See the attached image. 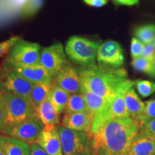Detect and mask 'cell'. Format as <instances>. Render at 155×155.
I'll use <instances>...</instances> for the list:
<instances>
[{"instance_id":"6da1fadb","label":"cell","mask_w":155,"mask_h":155,"mask_svg":"<svg viewBox=\"0 0 155 155\" xmlns=\"http://www.w3.org/2000/svg\"><path fill=\"white\" fill-rule=\"evenodd\" d=\"M140 129L131 117L106 120L91 133L95 155H127Z\"/></svg>"},{"instance_id":"7a4b0ae2","label":"cell","mask_w":155,"mask_h":155,"mask_svg":"<svg viewBox=\"0 0 155 155\" xmlns=\"http://www.w3.org/2000/svg\"><path fill=\"white\" fill-rule=\"evenodd\" d=\"M81 84L87 90L111 101L120 88L129 80L124 68H111L96 65L78 68Z\"/></svg>"},{"instance_id":"3957f363","label":"cell","mask_w":155,"mask_h":155,"mask_svg":"<svg viewBox=\"0 0 155 155\" xmlns=\"http://www.w3.org/2000/svg\"><path fill=\"white\" fill-rule=\"evenodd\" d=\"M99 46V42L96 40L73 35L67 41L65 51L73 63L83 68L94 67Z\"/></svg>"},{"instance_id":"277c9868","label":"cell","mask_w":155,"mask_h":155,"mask_svg":"<svg viewBox=\"0 0 155 155\" xmlns=\"http://www.w3.org/2000/svg\"><path fill=\"white\" fill-rule=\"evenodd\" d=\"M63 155H95L91 134L58 126Z\"/></svg>"},{"instance_id":"5b68a950","label":"cell","mask_w":155,"mask_h":155,"mask_svg":"<svg viewBox=\"0 0 155 155\" xmlns=\"http://www.w3.org/2000/svg\"><path fill=\"white\" fill-rule=\"evenodd\" d=\"M7 119L6 127L15 126L37 114L29 98L12 94H2Z\"/></svg>"},{"instance_id":"8992f818","label":"cell","mask_w":155,"mask_h":155,"mask_svg":"<svg viewBox=\"0 0 155 155\" xmlns=\"http://www.w3.org/2000/svg\"><path fill=\"white\" fill-rule=\"evenodd\" d=\"M42 48L38 43L19 39L13 46L6 61L24 66H32L40 64Z\"/></svg>"},{"instance_id":"52a82bcc","label":"cell","mask_w":155,"mask_h":155,"mask_svg":"<svg viewBox=\"0 0 155 155\" xmlns=\"http://www.w3.org/2000/svg\"><path fill=\"white\" fill-rule=\"evenodd\" d=\"M43 128V124L36 114L18 124L6 127L2 133L31 145L37 143Z\"/></svg>"},{"instance_id":"ba28073f","label":"cell","mask_w":155,"mask_h":155,"mask_svg":"<svg viewBox=\"0 0 155 155\" xmlns=\"http://www.w3.org/2000/svg\"><path fill=\"white\" fill-rule=\"evenodd\" d=\"M33 83L29 82L9 68L3 63L0 68V91L29 98Z\"/></svg>"},{"instance_id":"9c48e42d","label":"cell","mask_w":155,"mask_h":155,"mask_svg":"<svg viewBox=\"0 0 155 155\" xmlns=\"http://www.w3.org/2000/svg\"><path fill=\"white\" fill-rule=\"evenodd\" d=\"M40 64L50 76L55 78L60 71L69 64L63 45L58 43L42 48L40 53Z\"/></svg>"},{"instance_id":"30bf717a","label":"cell","mask_w":155,"mask_h":155,"mask_svg":"<svg viewBox=\"0 0 155 155\" xmlns=\"http://www.w3.org/2000/svg\"><path fill=\"white\" fill-rule=\"evenodd\" d=\"M98 65L111 68H120L124 63L123 50L119 42L107 40L100 45L97 53Z\"/></svg>"},{"instance_id":"8fae6325","label":"cell","mask_w":155,"mask_h":155,"mask_svg":"<svg viewBox=\"0 0 155 155\" xmlns=\"http://www.w3.org/2000/svg\"><path fill=\"white\" fill-rule=\"evenodd\" d=\"M135 82L132 81L128 80L124 86L120 88L119 92L111 101L109 108L105 115L99 121L92 125V131L95 130L98 126L101 124L103 122L106 120L111 119H118V118H127L130 117L129 112L127 108L124 101V96L127 90L134 86Z\"/></svg>"},{"instance_id":"7c38bea8","label":"cell","mask_w":155,"mask_h":155,"mask_svg":"<svg viewBox=\"0 0 155 155\" xmlns=\"http://www.w3.org/2000/svg\"><path fill=\"white\" fill-rule=\"evenodd\" d=\"M4 63L17 74L33 84L50 83L54 80L40 64L32 66H24L9 63L6 60L4 61Z\"/></svg>"},{"instance_id":"4fadbf2b","label":"cell","mask_w":155,"mask_h":155,"mask_svg":"<svg viewBox=\"0 0 155 155\" xmlns=\"http://www.w3.org/2000/svg\"><path fill=\"white\" fill-rule=\"evenodd\" d=\"M54 79L56 86L70 94H81L82 84L78 70L70 63L63 68Z\"/></svg>"},{"instance_id":"5bb4252c","label":"cell","mask_w":155,"mask_h":155,"mask_svg":"<svg viewBox=\"0 0 155 155\" xmlns=\"http://www.w3.org/2000/svg\"><path fill=\"white\" fill-rule=\"evenodd\" d=\"M36 144L49 155H63L58 126H45Z\"/></svg>"},{"instance_id":"9a60e30c","label":"cell","mask_w":155,"mask_h":155,"mask_svg":"<svg viewBox=\"0 0 155 155\" xmlns=\"http://www.w3.org/2000/svg\"><path fill=\"white\" fill-rule=\"evenodd\" d=\"M81 94H83L86 100L88 115L92 121V125L98 121L107 112L111 101L105 99L99 96H97L94 93L82 86Z\"/></svg>"},{"instance_id":"2e32d148","label":"cell","mask_w":155,"mask_h":155,"mask_svg":"<svg viewBox=\"0 0 155 155\" xmlns=\"http://www.w3.org/2000/svg\"><path fill=\"white\" fill-rule=\"evenodd\" d=\"M127 155H155V134L141 128Z\"/></svg>"},{"instance_id":"e0dca14e","label":"cell","mask_w":155,"mask_h":155,"mask_svg":"<svg viewBox=\"0 0 155 155\" xmlns=\"http://www.w3.org/2000/svg\"><path fill=\"white\" fill-rule=\"evenodd\" d=\"M61 126L88 134L92 133V121L86 113L65 114L62 119Z\"/></svg>"},{"instance_id":"ac0fdd59","label":"cell","mask_w":155,"mask_h":155,"mask_svg":"<svg viewBox=\"0 0 155 155\" xmlns=\"http://www.w3.org/2000/svg\"><path fill=\"white\" fill-rule=\"evenodd\" d=\"M0 146L7 155H30V144L9 136L0 135Z\"/></svg>"},{"instance_id":"d6986e66","label":"cell","mask_w":155,"mask_h":155,"mask_svg":"<svg viewBox=\"0 0 155 155\" xmlns=\"http://www.w3.org/2000/svg\"><path fill=\"white\" fill-rule=\"evenodd\" d=\"M39 119L45 126H58L60 114L57 113L50 101V97L44 101L36 109Z\"/></svg>"},{"instance_id":"ffe728a7","label":"cell","mask_w":155,"mask_h":155,"mask_svg":"<svg viewBox=\"0 0 155 155\" xmlns=\"http://www.w3.org/2000/svg\"><path fill=\"white\" fill-rule=\"evenodd\" d=\"M124 101L130 117L137 121L144 111L145 104L141 101L133 87L126 92Z\"/></svg>"},{"instance_id":"44dd1931","label":"cell","mask_w":155,"mask_h":155,"mask_svg":"<svg viewBox=\"0 0 155 155\" xmlns=\"http://www.w3.org/2000/svg\"><path fill=\"white\" fill-rule=\"evenodd\" d=\"M55 85V83L54 80L50 83H40L34 85L33 88L31 91L29 99L35 110L44 101H45L50 96V93Z\"/></svg>"},{"instance_id":"7402d4cb","label":"cell","mask_w":155,"mask_h":155,"mask_svg":"<svg viewBox=\"0 0 155 155\" xmlns=\"http://www.w3.org/2000/svg\"><path fill=\"white\" fill-rule=\"evenodd\" d=\"M70 96L71 94L69 93L64 91L59 86L55 85L53 87L49 97L54 108L58 114L63 113L65 110Z\"/></svg>"},{"instance_id":"603a6c76","label":"cell","mask_w":155,"mask_h":155,"mask_svg":"<svg viewBox=\"0 0 155 155\" xmlns=\"http://www.w3.org/2000/svg\"><path fill=\"white\" fill-rule=\"evenodd\" d=\"M65 113H88L86 100L82 94H71L66 108H65Z\"/></svg>"},{"instance_id":"cb8c5ba5","label":"cell","mask_w":155,"mask_h":155,"mask_svg":"<svg viewBox=\"0 0 155 155\" xmlns=\"http://www.w3.org/2000/svg\"><path fill=\"white\" fill-rule=\"evenodd\" d=\"M134 35L142 43L146 45L152 43L155 36V25L147 24L137 27L134 32Z\"/></svg>"},{"instance_id":"d4e9b609","label":"cell","mask_w":155,"mask_h":155,"mask_svg":"<svg viewBox=\"0 0 155 155\" xmlns=\"http://www.w3.org/2000/svg\"><path fill=\"white\" fill-rule=\"evenodd\" d=\"M45 0H28L21 10L24 17H30L35 15L43 6Z\"/></svg>"},{"instance_id":"484cf974","label":"cell","mask_w":155,"mask_h":155,"mask_svg":"<svg viewBox=\"0 0 155 155\" xmlns=\"http://www.w3.org/2000/svg\"><path fill=\"white\" fill-rule=\"evenodd\" d=\"M153 119H155V99L146 102L144 111L137 121L138 122L140 128H141L144 124Z\"/></svg>"},{"instance_id":"4316f807","label":"cell","mask_w":155,"mask_h":155,"mask_svg":"<svg viewBox=\"0 0 155 155\" xmlns=\"http://www.w3.org/2000/svg\"><path fill=\"white\" fill-rule=\"evenodd\" d=\"M131 66L137 72L147 73V75H150L152 72V62L141 56L133 59L131 62Z\"/></svg>"},{"instance_id":"83f0119b","label":"cell","mask_w":155,"mask_h":155,"mask_svg":"<svg viewBox=\"0 0 155 155\" xmlns=\"http://www.w3.org/2000/svg\"><path fill=\"white\" fill-rule=\"evenodd\" d=\"M137 91L143 98H147L155 93V83L150 81L140 80L135 82Z\"/></svg>"},{"instance_id":"f1b7e54d","label":"cell","mask_w":155,"mask_h":155,"mask_svg":"<svg viewBox=\"0 0 155 155\" xmlns=\"http://www.w3.org/2000/svg\"><path fill=\"white\" fill-rule=\"evenodd\" d=\"M20 39L19 36H14L7 39L5 41L0 42V58H2L7 54H9L13 46L17 43Z\"/></svg>"},{"instance_id":"f546056e","label":"cell","mask_w":155,"mask_h":155,"mask_svg":"<svg viewBox=\"0 0 155 155\" xmlns=\"http://www.w3.org/2000/svg\"><path fill=\"white\" fill-rule=\"evenodd\" d=\"M144 48V45L140 40L136 38L135 37L132 38L131 41V55L132 56L133 59L141 57V55H142Z\"/></svg>"},{"instance_id":"4dcf8cb0","label":"cell","mask_w":155,"mask_h":155,"mask_svg":"<svg viewBox=\"0 0 155 155\" xmlns=\"http://www.w3.org/2000/svg\"><path fill=\"white\" fill-rule=\"evenodd\" d=\"M6 119H7V114L5 102L2 97V94L0 96V132H2L6 128Z\"/></svg>"},{"instance_id":"1f68e13d","label":"cell","mask_w":155,"mask_h":155,"mask_svg":"<svg viewBox=\"0 0 155 155\" xmlns=\"http://www.w3.org/2000/svg\"><path fill=\"white\" fill-rule=\"evenodd\" d=\"M141 55L143 58H146L151 62H153L155 58V46L153 45L152 42L144 45V50H143Z\"/></svg>"},{"instance_id":"d6a6232c","label":"cell","mask_w":155,"mask_h":155,"mask_svg":"<svg viewBox=\"0 0 155 155\" xmlns=\"http://www.w3.org/2000/svg\"><path fill=\"white\" fill-rule=\"evenodd\" d=\"M30 155H49L41 147L35 143L30 145Z\"/></svg>"},{"instance_id":"836d02e7","label":"cell","mask_w":155,"mask_h":155,"mask_svg":"<svg viewBox=\"0 0 155 155\" xmlns=\"http://www.w3.org/2000/svg\"><path fill=\"white\" fill-rule=\"evenodd\" d=\"M85 3L87 5L90 6V7H96V8H99V7H104L107 4L106 0H83Z\"/></svg>"},{"instance_id":"e575fe53","label":"cell","mask_w":155,"mask_h":155,"mask_svg":"<svg viewBox=\"0 0 155 155\" xmlns=\"http://www.w3.org/2000/svg\"><path fill=\"white\" fill-rule=\"evenodd\" d=\"M116 5L119 6H133L139 2V0H113Z\"/></svg>"},{"instance_id":"d590c367","label":"cell","mask_w":155,"mask_h":155,"mask_svg":"<svg viewBox=\"0 0 155 155\" xmlns=\"http://www.w3.org/2000/svg\"><path fill=\"white\" fill-rule=\"evenodd\" d=\"M141 128L153 134H155V119L147 122Z\"/></svg>"},{"instance_id":"8d00e7d4","label":"cell","mask_w":155,"mask_h":155,"mask_svg":"<svg viewBox=\"0 0 155 155\" xmlns=\"http://www.w3.org/2000/svg\"><path fill=\"white\" fill-rule=\"evenodd\" d=\"M28 0H9V4L15 9H22Z\"/></svg>"},{"instance_id":"74e56055","label":"cell","mask_w":155,"mask_h":155,"mask_svg":"<svg viewBox=\"0 0 155 155\" xmlns=\"http://www.w3.org/2000/svg\"><path fill=\"white\" fill-rule=\"evenodd\" d=\"M150 76L152 78H155V58L152 62V72H151Z\"/></svg>"},{"instance_id":"f35d334b","label":"cell","mask_w":155,"mask_h":155,"mask_svg":"<svg viewBox=\"0 0 155 155\" xmlns=\"http://www.w3.org/2000/svg\"><path fill=\"white\" fill-rule=\"evenodd\" d=\"M0 155H7L5 152V150H3L2 147L0 146Z\"/></svg>"},{"instance_id":"ab89813d","label":"cell","mask_w":155,"mask_h":155,"mask_svg":"<svg viewBox=\"0 0 155 155\" xmlns=\"http://www.w3.org/2000/svg\"><path fill=\"white\" fill-rule=\"evenodd\" d=\"M152 43H153V45H154L155 46V36H154V39H153V41H152Z\"/></svg>"},{"instance_id":"60d3db41","label":"cell","mask_w":155,"mask_h":155,"mask_svg":"<svg viewBox=\"0 0 155 155\" xmlns=\"http://www.w3.org/2000/svg\"><path fill=\"white\" fill-rule=\"evenodd\" d=\"M2 93L1 91H0V96H2Z\"/></svg>"},{"instance_id":"b9f144b4","label":"cell","mask_w":155,"mask_h":155,"mask_svg":"<svg viewBox=\"0 0 155 155\" xmlns=\"http://www.w3.org/2000/svg\"><path fill=\"white\" fill-rule=\"evenodd\" d=\"M106 1H108V0H106Z\"/></svg>"}]
</instances>
